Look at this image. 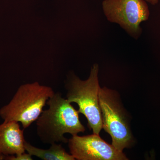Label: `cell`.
I'll return each mask as SVG.
<instances>
[{
  "instance_id": "cell-1",
  "label": "cell",
  "mask_w": 160,
  "mask_h": 160,
  "mask_svg": "<svg viewBox=\"0 0 160 160\" xmlns=\"http://www.w3.org/2000/svg\"><path fill=\"white\" fill-rule=\"evenodd\" d=\"M46 104L48 109L43 110L36 121L37 132L42 142L50 145L66 144L69 140L65 138V134L73 136L86 131L78 112L61 92H55Z\"/></svg>"
},
{
  "instance_id": "cell-2",
  "label": "cell",
  "mask_w": 160,
  "mask_h": 160,
  "mask_svg": "<svg viewBox=\"0 0 160 160\" xmlns=\"http://www.w3.org/2000/svg\"><path fill=\"white\" fill-rule=\"evenodd\" d=\"M55 92L38 82L21 85L9 102L0 109V117L4 121L21 123L26 129L37 121Z\"/></svg>"
},
{
  "instance_id": "cell-3",
  "label": "cell",
  "mask_w": 160,
  "mask_h": 160,
  "mask_svg": "<svg viewBox=\"0 0 160 160\" xmlns=\"http://www.w3.org/2000/svg\"><path fill=\"white\" fill-rule=\"evenodd\" d=\"M98 66L95 64L88 79L83 81L75 75H71L67 78L65 85L66 99L70 103L78 104L79 113L85 116L88 127L93 133L97 134H99L102 129L98 99L101 88L98 79Z\"/></svg>"
},
{
  "instance_id": "cell-4",
  "label": "cell",
  "mask_w": 160,
  "mask_h": 160,
  "mask_svg": "<svg viewBox=\"0 0 160 160\" xmlns=\"http://www.w3.org/2000/svg\"><path fill=\"white\" fill-rule=\"evenodd\" d=\"M99 103L102 114V128L110 135L112 145L119 151L129 148L133 137L128 116L115 92L106 87L100 88Z\"/></svg>"
},
{
  "instance_id": "cell-5",
  "label": "cell",
  "mask_w": 160,
  "mask_h": 160,
  "mask_svg": "<svg viewBox=\"0 0 160 160\" xmlns=\"http://www.w3.org/2000/svg\"><path fill=\"white\" fill-rule=\"evenodd\" d=\"M102 5L107 19L119 24L133 36L140 33V23L149 18V9L144 0H105Z\"/></svg>"
},
{
  "instance_id": "cell-6",
  "label": "cell",
  "mask_w": 160,
  "mask_h": 160,
  "mask_svg": "<svg viewBox=\"0 0 160 160\" xmlns=\"http://www.w3.org/2000/svg\"><path fill=\"white\" fill-rule=\"evenodd\" d=\"M70 154L78 160H127L122 152L106 142L99 134L72 136L68 140Z\"/></svg>"
},
{
  "instance_id": "cell-7",
  "label": "cell",
  "mask_w": 160,
  "mask_h": 160,
  "mask_svg": "<svg viewBox=\"0 0 160 160\" xmlns=\"http://www.w3.org/2000/svg\"><path fill=\"white\" fill-rule=\"evenodd\" d=\"M24 130L14 121H4L0 124V153L15 155L26 152Z\"/></svg>"
},
{
  "instance_id": "cell-8",
  "label": "cell",
  "mask_w": 160,
  "mask_h": 160,
  "mask_svg": "<svg viewBox=\"0 0 160 160\" xmlns=\"http://www.w3.org/2000/svg\"><path fill=\"white\" fill-rule=\"evenodd\" d=\"M26 151L32 156L43 160H74L75 159L69 154L62 146V144L53 143L48 149H42L32 145L26 141Z\"/></svg>"
},
{
  "instance_id": "cell-9",
  "label": "cell",
  "mask_w": 160,
  "mask_h": 160,
  "mask_svg": "<svg viewBox=\"0 0 160 160\" xmlns=\"http://www.w3.org/2000/svg\"><path fill=\"white\" fill-rule=\"evenodd\" d=\"M4 160H32V156L29 153H21L15 155L6 156Z\"/></svg>"
},
{
  "instance_id": "cell-10",
  "label": "cell",
  "mask_w": 160,
  "mask_h": 160,
  "mask_svg": "<svg viewBox=\"0 0 160 160\" xmlns=\"http://www.w3.org/2000/svg\"><path fill=\"white\" fill-rule=\"evenodd\" d=\"M146 1L151 3L152 5H155L158 2V0H146Z\"/></svg>"
},
{
  "instance_id": "cell-11",
  "label": "cell",
  "mask_w": 160,
  "mask_h": 160,
  "mask_svg": "<svg viewBox=\"0 0 160 160\" xmlns=\"http://www.w3.org/2000/svg\"><path fill=\"white\" fill-rule=\"evenodd\" d=\"M5 156L3 155V154L0 153V160H4L5 159Z\"/></svg>"
}]
</instances>
